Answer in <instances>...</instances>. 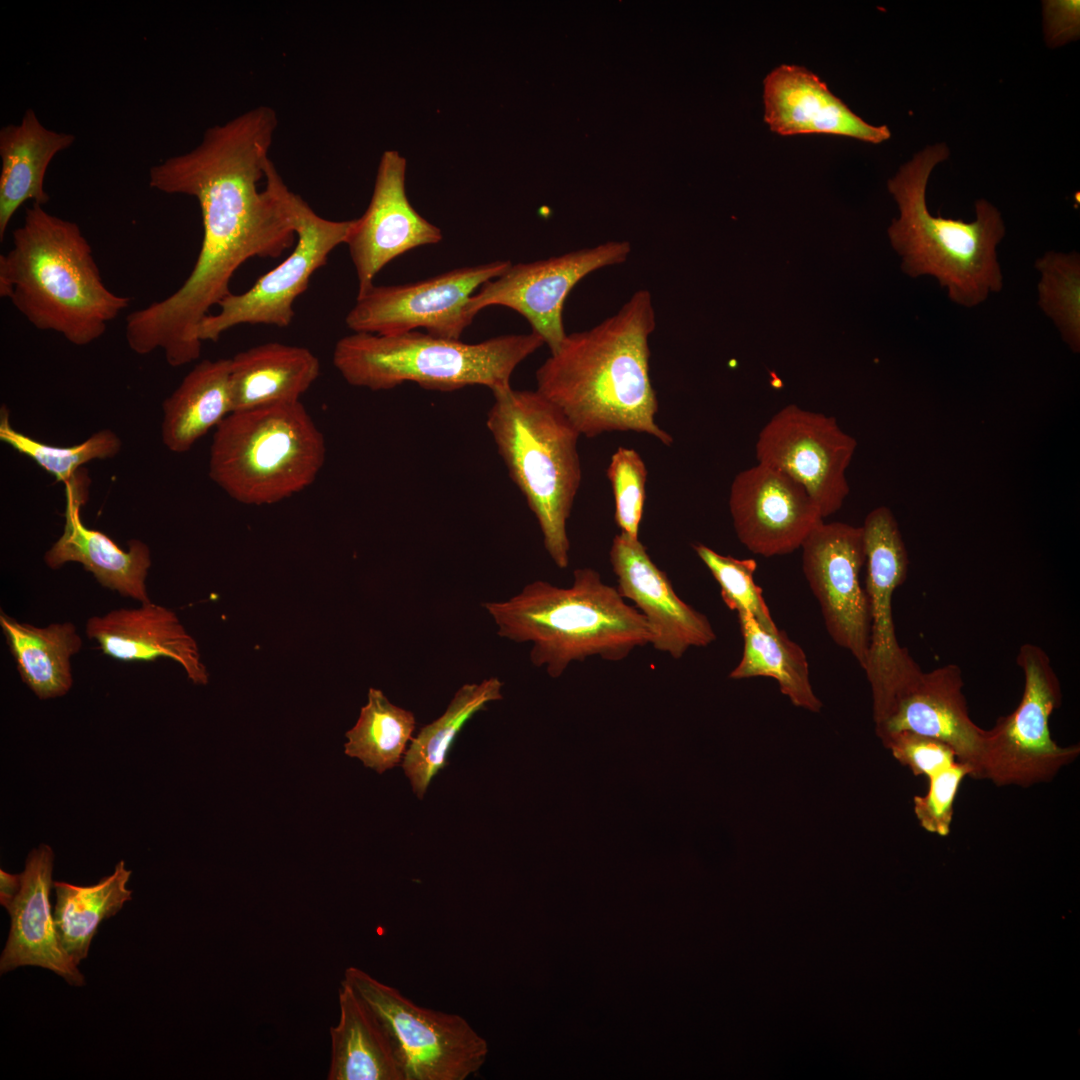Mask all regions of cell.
Returning <instances> with one entry per match:
<instances>
[{"instance_id": "cell-1", "label": "cell", "mask_w": 1080, "mask_h": 1080, "mask_svg": "<svg viewBox=\"0 0 1080 1080\" xmlns=\"http://www.w3.org/2000/svg\"><path fill=\"white\" fill-rule=\"evenodd\" d=\"M278 120L259 106L207 129L191 151L149 170L151 188L194 197L203 238L195 265L171 295L127 315L125 338L138 355L161 350L172 367L198 359L201 321L254 257L276 258L296 242L294 196L269 158Z\"/></svg>"}, {"instance_id": "cell-2", "label": "cell", "mask_w": 1080, "mask_h": 1080, "mask_svg": "<svg viewBox=\"0 0 1080 1080\" xmlns=\"http://www.w3.org/2000/svg\"><path fill=\"white\" fill-rule=\"evenodd\" d=\"M655 328L652 296L638 290L614 315L567 334L536 371V390L587 438L634 431L670 445L673 438L655 421L649 348Z\"/></svg>"}, {"instance_id": "cell-3", "label": "cell", "mask_w": 1080, "mask_h": 1080, "mask_svg": "<svg viewBox=\"0 0 1080 1080\" xmlns=\"http://www.w3.org/2000/svg\"><path fill=\"white\" fill-rule=\"evenodd\" d=\"M0 296L35 328L76 346L99 339L130 304L105 285L79 225L34 203L0 255Z\"/></svg>"}, {"instance_id": "cell-4", "label": "cell", "mask_w": 1080, "mask_h": 1080, "mask_svg": "<svg viewBox=\"0 0 1080 1080\" xmlns=\"http://www.w3.org/2000/svg\"><path fill=\"white\" fill-rule=\"evenodd\" d=\"M481 605L497 634L530 643L532 664L553 678L574 661H620L653 641L643 615L592 568L575 569L568 588L537 580L509 599Z\"/></svg>"}, {"instance_id": "cell-5", "label": "cell", "mask_w": 1080, "mask_h": 1080, "mask_svg": "<svg viewBox=\"0 0 1080 1080\" xmlns=\"http://www.w3.org/2000/svg\"><path fill=\"white\" fill-rule=\"evenodd\" d=\"M949 153L944 143L928 146L888 181L900 212L888 228V236L902 258L904 273L912 278H936L952 302L971 308L1003 287L996 248L1005 236V225L999 210L985 199L975 202L976 219L972 222L930 213L928 180Z\"/></svg>"}, {"instance_id": "cell-6", "label": "cell", "mask_w": 1080, "mask_h": 1080, "mask_svg": "<svg viewBox=\"0 0 1080 1080\" xmlns=\"http://www.w3.org/2000/svg\"><path fill=\"white\" fill-rule=\"evenodd\" d=\"M492 394L486 426L536 517L545 550L565 569L570 561L567 521L581 483V435L537 390L510 387Z\"/></svg>"}, {"instance_id": "cell-7", "label": "cell", "mask_w": 1080, "mask_h": 1080, "mask_svg": "<svg viewBox=\"0 0 1080 1080\" xmlns=\"http://www.w3.org/2000/svg\"><path fill=\"white\" fill-rule=\"evenodd\" d=\"M543 344L532 331L478 343L418 331L397 335L353 332L338 340L332 360L348 384L372 391L412 382L433 391L480 385L495 392L510 388L516 367Z\"/></svg>"}, {"instance_id": "cell-8", "label": "cell", "mask_w": 1080, "mask_h": 1080, "mask_svg": "<svg viewBox=\"0 0 1080 1080\" xmlns=\"http://www.w3.org/2000/svg\"><path fill=\"white\" fill-rule=\"evenodd\" d=\"M326 459L323 434L299 402L231 412L216 428L209 476L248 505L282 501L317 478Z\"/></svg>"}, {"instance_id": "cell-9", "label": "cell", "mask_w": 1080, "mask_h": 1080, "mask_svg": "<svg viewBox=\"0 0 1080 1080\" xmlns=\"http://www.w3.org/2000/svg\"><path fill=\"white\" fill-rule=\"evenodd\" d=\"M1017 664L1024 674V690L1017 707L986 730L975 779L997 786L1030 787L1051 781L1074 762L1079 745L1059 746L1052 738L1049 718L1060 707V681L1047 653L1026 643Z\"/></svg>"}, {"instance_id": "cell-10", "label": "cell", "mask_w": 1080, "mask_h": 1080, "mask_svg": "<svg viewBox=\"0 0 1080 1080\" xmlns=\"http://www.w3.org/2000/svg\"><path fill=\"white\" fill-rule=\"evenodd\" d=\"M342 980L385 1025L405 1080H465L486 1062L487 1040L461 1015L422 1007L355 966Z\"/></svg>"}, {"instance_id": "cell-11", "label": "cell", "mask_w": 1080, "mask_h": 1080, "mask_svg": "<svg viewBox=\"0 0 1080 1080\" xmlns=\"http://www.w3.org/2000/svg\"><path fill=\"white\" fill-rule=\"evenodd\" d=\"M870 636L863 670L871 687L873 719L878 724L919 681L923 671L896 637L892 600L908 574V553L892 511L879 506L862 525Z\"/></svg>"}, {"instance_id": "cell-12", "label": "cell", "mask_w": 1080, "mask_h": 1080, "mask_svg": "<svg viewBox=\"0 0 1080 1080\" xmlns=\"http://www.w3.org/2000/svg\"><path fill=\"white\" fill-rule=\"evenodd\" d=\"M511 264L497 260L414 283L374 284L357 295L345 323L353 332L397 335L424 328L430 335L459 340L474 319L466 309L471 296Z\"/></svg>"}, {"instance_id": "cell-13", "label": "cell", "mask_w": 1080, "mask_h": 1080, "mask_svg": "<svg viewBox=\"0 0 1080 1080\" xmlns=\"http://www.w3.org/2000/svg\"><path fill=\"white\" fill-rule=\"evenodd\" d=\"M293 204L297 235L293 252L249 290L226 296L217 305L220 311L199 324L201 342H217L225 331L241 324L289 326L294 302L308 288L312 275L326 264L333 249L345 244L353 220L325 219L297 194Z\"/></svg>"}, {"instance_id": "cell-14", "label": "cell", "mask_w": 1080, "mask_h": 1080, "mask_svg": "<svg viewBox=\"0 0 1080 1080\" xmlns=\"http://www.w3.org/2000/svg\"><path fill=\"white\" fill-rule=\"evenodd\" d=\"M856 447L855 438L835 417L790 404L760 430L755 454L757 463L800 484L825 518L836 513L849 494L846 470Z\"/></svg>"}, {"instance_id": "cell-15", "label": "cell", "mask_w": 1080, "mask_h": 1080, "mask_svg": "<svg viewBox=\"0 0 1080 1080\" xmlns=\"http://www.w3.org/2000/svg\"><path fill=\"white\" fill-rule=\"evenodd\" d=\"M630 252L629 242L609 241L548 259L511 264L471 296L467 312L475 317L489 306L510 308L522 315L550 353L554 352L567 335L563 309L572 289L589 274L624 263Z\"/></svg>"}, {"instance_id": "cell-16", "label": "cell", "mask_w": 1080, "mask_h": 1080, "mask_svg": "<svg viewBox=\"0 0 1080 1080\" xmlns=\"http://www.w3.org/2000/svg\"><path fill=\"white\" fill-rule=\"evenodd\" d=\"M802 570L818 600L832 640L863 668L869 645L870 614L860 572L865 564L862 526L819 523L802 543Z\"/></svg>"}, {"instance_id": "cell-17", "label": "cell", "mask_w": 1080, "mask_h": 1080, "mask_svg": "<svg viewBox=\"0 0 1080 1080\" xmlns=\"http://www.w3.org/2000/svg\"><path fill=\"white\" fill-rule=\"evenodd\" d=\"M728 505L739 541L764 557L799 549L808 534L824 520L800 484L759 463L735 476Z\"/></svg>"}, {"instance_id": "cell-18", "label": "cell", "mask_w": 1080, "mask_h": 1080, "mask_svg": "<svg viewBox=\"0 0 1080 1080\" xmlns=\"http://www.w3.org/2000/svg\"><path fill=\"white\" fill-rule=\"evenodd\" d=\"M405 173V158L397 151H385L370 203L360 218L353 219L345 244L357 276V295L370 289L376 275L398 256L442 240L441 230L409 202Z\"/></svg>"}, {"instance_id": "cell-19", "label": "cell", "mask_w": 1080, "mask_h": 1080, "mask_svg": "<svg viewBox=\"0 0 1080 1080\" xmlns=\"http://www.w3.org/2000/svg\"><path fill=\"white\" fill-rule=\"evenodd\" d=\"M609 558L620 595L635 604L651 628L654 649L679 659L688 649L716 640L708 618L676 594L639 538L616 535Z\"/></svg>"}, {"instance_id": "cell-20", "label": "cell", "mask_w": 1080, "mask_h": 1080, "mask_svg": "<svg viewBox=\"0 0 1080 1080\" xmlns=\"http://www.w3.org/2000/svg\"><path fill=\"white\" fill-rule=\"evenodd\" d=\"M964 681L956 664L923 672L916 685L902 696L888 716L875 724L881 742L900 732L940 740L967 764L975 779L986 730L969 716L963 693Z\"/></svg>"}, {"instance_id": "cell-21", "label": "cell", "mask_w": 1080, "mask_h": 1080, "mask_svg": "<svg viewBox=\"0 0 1080 1080\" xmlns=\"http://www.w3.org/2000/svg\"><path fill=\"white\" fill-rule=\"evenodd\" d=\"M764 121L783 136L829 134L879 144L891 136L854 113L816 74L799 65L774 68L763 81Z\"/></svg>"}, {"instance_id": "cell-22", "label": "cell", "mask_w": 1080, "mask_h": 1080, "mask_svg": "<svg viewBox=\"0 0 1080 1080\" xmlns=\"http://www.w3.org/2000/svg\"><path fill=\"white\" fill-rule=\"evenodd\" d=\"M88 482L86 473L78 471L65 483L64 528L44 554L45 564L58 569L66 563H80L100 585L141 603L151 602L146 588L151 567L149 546L132 539L123 550L108 535L83 523L81 509L88 497Z\"/></svg>"}, {"instance_id": "cell-23", "label": "cell", "mask_w": 1080, "mask_h": 1080, "mask_svg": "<svg viewBox=\"0 0 1080 1080\" xmlns=\"http://www.w3.org/2000/svg\"><path fill=\"white\" fill-rule=\"evenodd\" d=\"M54 853L49 845L33 849L25 863L22 887L8 908L10 931L0 957V972L21 966L51 970L73 986H83L84 976L64 952L50 904Z\"/></svg>"}, {"instance_id": "cell-24", "label": "cell", "mask_w": 1080, "mask_h": 1080, "mask_svg": "<svg viewBox=\"0 0 1080 1080\" xmlns=\"http://www.w3.org/2000/svg\"><path fill=\"white\" fill-rule=\"evenodd\" d=\"M86 635L113 659L134 662L168 658L180 664L194 684L208 683L195 639L177 615L164 606L148 602L92 616L86 623Z\"/></svg>"}, {"instance_id": "cell-25", "label": "cell", "mask_w": 1080, "mask_h": 1080, "mask_svg": "<svg viewBox=\"0 0 1080 1080\" xmlns=\"http://www.w3.org/2000/svg\"><path fill=\"white\" fill-rule=\"evenodd\" d=\"M75 141L70 133L45 127L32 109L18 124L0 130V240L17 210L27 201L44 206L50 196L45 175L52 159Z\"/></svg>"}, {"instance_id": "cell-26", "label": "cell", "mask_w": 1080, "mask_h": 1080, "mask_svg": "<svg viewBox=\"0 0 1080 1080\" xmlns=\"http://www.w3.org/2000/svg\"><path fill=\"white\" fill-rule=\"evenodd\" d=\"M339 1020L329 1029L327 1080H405L392 1039L378 1015L342 980Z\"/></svg>"}, {"instance_id": "cell-27", "label": "cell", "mask_w": 1080, "mask_h": 1080, "mask_svg": "<svg viewBox=\"0 0 1080 1080\" xmlns=\"http://www.w3.org/2000/svg\"><path fill=\"white\" fill-rule=\"evenodd\" d=\"M230 359L232 412L299 402L320 374L319 359L309 349L279 342Z\"/></svg>"}, {"instance_id": "cell-28", "label": "cell", "mask_w": 1080, "mask_h": 1080, "mask_svg": "<svg viewBox=\"0 0 1080 1080\" xmlns=\"http://www.w3.org/2000/svg\"><path fill=\"white\" fill-rule=\"evenodd\" d=\"M231 359L203 360L162 403L161 439L184 453L231 412Z\"/></svg>"}, {"instance_id": "cell-29", "label": "cell", "mask_w": 1080, "mask_h": 1080, "mask_svg": "<svg viewBox=\"0 0 1080 1080\" xmlns=\"http://www.w3.org/2000/svg\"><path fill=\"white\" fill-rule=\"evenodd\" d=\"M0 626L22 681L42 700L62 697L73 684L71 658L82 639L71 622L37 627L2 610Z\"/></svg>"}, {"instance_id": "cell-30", "label": "cell", "mask_w": 1080, "mask_h": 1080, "mask_svg": "<svg viewBox=\"0 0 1080 1080\" xmlns=\"http://www.w3.org/2000/svg\"><path fill=\"white\" fill-rule=\"evenodd\" d=\"M737 617L743 637V653L729 678H773L793 705L819 712L822 703L813 692L803 649L781 630L777 634L768 632L746 611H738Z\"/></svg>"}, {"instance_id": "cell-31", "label": "cell", "mask_w": 1080, "mask_h": 1080, "mask_svg": "<svg viewBox=\"0 0 1080 1080\" xmlns=\"http://www.w3.org/2000/svg\"><path fill=\"white\" fill-rule=\"evenodd\" d=\"M130 876L131 871L121 860L112 874L91 886L54 882L53 917L57 935L64 952L77 966L87 957L101 922L117 914L132 899V891L127 888Z\"/></svg>"}, {"instance_id": "cell-32", "label": "cell", "mask_w": 1080, "mask_h": 1080, "mask_svg": "<svg viewBox=\"0 0 1080 1080\" xmlns=\"http://www.w3.org/2000/svg\"><path fill=\"white\" fill-rule=\"evenodd\" d=\"M503 683L497 677L467 683L453 696L445 712L425 725L405 752L402 767L413 792L422 799L433 777L448 765L447 756L463 726L487 704L501 700Z\"/></svg>"}, {"instance_id": "cell-33", "label": "cell", "mask_w": 1080, "mask_h": 1080, "mask_svg": "<svg viewBox=\"0 0 1080 1080\" xmlns=\"http://www.w3.org/2000/svg\"><path fill=\"white\" fill-rule=\"evenodd\" d=\"M415 726L411 711L392 704L381 690L370 688L367 704L346 733L345 754L383 773L399 765Z\"/></svg>"}, {"instance_id": "cell-34", "label": "cell", "mask_w": 1080, "mask_h": 1080, "mask_svg": "<svg viewBox=\"0 0 1080 1080\" xmlns=\"http://www.w3.org/2000/svg\"><path fill=\"white\" fill-rule=\"evenodd\" d=\"M9 415L7 406L2 405L0 440L32 459L57 482H69L84 464L96 459L113 458L122 448L121 439L110 429L99 430L85 441L71 446L46 444L16 430L10 423Z\"/></svg>"}, {"instance_id": "cell-35", "label": "cell", "mask_w": 1080, "mask_h": 1080, "mask_svg": "<svg viewBox=\"0 0 1080 1080\" xmlns=\"http://www.w3.org/2000/svg\"><path fill=\"white\" fill-rule=\"evenodd\" d=\"M1041 273L1038 304L1070 349L1080 350V256L1050 251L1035 261Z\"/></svg>"}, {"instance_id": "cell-36", "label": "cell", "mask_w": 1080, "mask_h": 1080, "mask_svg": "<svg viewBox=\"0 0 1080 1080\" xmlns=\"http://www.w3.org/2000/svg\"><path fill=\"white\" fill-rule=\"evenodd\" d=\"M693 549L717 581L721 598L730 610L750 613L770 633L780 631L771 617L762 589L755 583L757 562L754 559L722 555L701 543L693 544Z\"/></svg>"}, {"instance_id": "cell-37", "label": "cell", "mask_w": 1080, "mask_h": 1080, "mask_svg": "<svg viewBox=\"0 0 1080 1080\" xmlns=\"http://www.w3.org/2000/svg\"><path fill=\"white\" fill-rule=\"evenodd\" d=\"M607 477L612 486L614 519L620 533L639 538L647 480L644 461L634 449L619 447L611 457Z\"/></svg>"}, {"instance_id": "cell-38", "label": "cell", "mask_w": 1080, "mask_h": 1080, "mask_svg": "<svg viewBox=\"0 0 1080 1080\" xmlns=\"http://www.w3.org/2000/svg\"><path fill=\"white\" fill-rule=\"evenodd\" d=\"M966 776H971L970 767L957 760L928 777L926 794L913 798L914 814L924 830L943 837L950 834L955 798Z\"/></svg>"}, {"instance_id": "cell-39", "label": "cell", "mask_w": 1080, "mask_h": 1080, "mask_svg": "<svg viewBox=\"0 0 1080 1080\" xmlns=\"http://www.w3.org/2000/svg\"><path fill=\"white\" fill-rule=\"evenodd\" d=\"M882 744L915 776L925 775L928 778L958 760L948 744L911 732L897 733Z\"/></svg>"}, {"instance_id": "cell-40", "label": "cell", "mask_w": 1080, "mask_h": 1080, "mask_svg": "<svg viewBox=\"0 0 1080 1080\" xmlns=\"http://www.w3.org/2000/svg\"><path fill=\"white\" fill-rule=\"evenodd\" d=\"M1043 25L1046 42L1051 47L1075 40L1080 31L1079 1H1045Z\"/></svg>"}, {"instance_id": "cell-41", "label": "cell", "mask_w": 1080, "mask_h": 1080, "mask_svg": "<svg viewBox=\"0 0 1080 1080\" xmlns=\"http://www.w3.org/2000/svg\"><path fill=\"white\" fill-rule=\"evenodd\" d=\"M22 887V875L0 871V903L8 910Z\"/></svg>"}]
</instances>
